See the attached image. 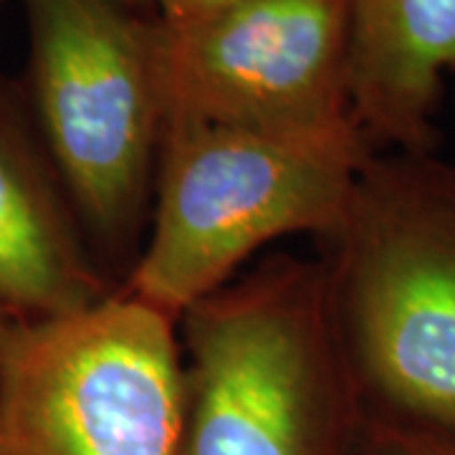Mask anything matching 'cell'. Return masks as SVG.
<instances>
[{
  "instance_id": "277c9868",
  "label": "cell",
  "mask_w": 455,
  "mask_h": 455,
  "mask_svg": "<svg viewBox=\"0 0 455 455\" xmlns=\"http://www.w3.org/2000/svg\"><path fill=\"white\" fill-rule=\"evenodd\" d=\"M178 324L124 289L64 316L5 322L0 455H178Z\"/></svg>"
},
{
  "instance_id": "7a4b0ae2",
  "label": "cell",
  "mask_w": 455,
  "mask_h": 455,
  "mask_svg": "<svg viewBox=\"0 0 455 455\" xmlns=\"http://www.w3.org/2000/svg\"><path fill=\"white\" fill-rule=\"evenodd\" d=\"M326 245L364 407L455 438V163L374 152Z\"/></svg>"
},
{
  "instance_id": "ba28073f",
  "label": "cell",
  "mask_w": 455,
  "mask_h": 455,
  "mask_svg": "<svg viewBox=\"0 0 455 455\" xmlns=\"http://www.w3.org/2000/svg\"><path fill=\"white\" fill-rule=\"evenodd\" d=\"M349 97L370 145L433 152L455 79V0H347Z\"/></svg>"
},
{
  "instance_id": "30bf717a",
  "label": "cell",
  "mask_w": 455,
  "mask_h": 455,
  "mask_svg": "<svg viewBox=\"0 0 455 455\" xmlns=\"http://www.w3.org/2000/svg\"><path fill=\"white\" fill-rule=\"evenodd\" d=\"M233 3L238 0H155V5L160 8V20L164 23H188Z\"/></svg>"
},
{
  "instance_id": "6da1fadb",
  "label": "cell",
  "mask_w": 455,
  "mask_h": 455,
  "mask_svg": "<svg viewBox=\"0 0 455 455\" xmlns=\"http://www.w3.org/2000/svg\"><path fill=\"white\" fill-rule=\"evenodd\" d=\"M178 455H349L367 412L322 260L274 256L180 316Z\"/></svg>"
},
{
  "instance_id": "9c48e42d",
  "label": "cell",
  "mask_w": 455,
  "mask_h": 455,
  "mask_svg": "<svg viewBox=\"0 0 455 455\" xmlns=\"http://www.w3.org/2000/svg\"><path fill=\"white\" fill-rule=\"evenodd\" d=\"M349 455H455V438L367 410Z\"/></svg>"
},
{
  "instance_id": "7c38bea8",
  "label": "cell",
  "mask_w": 455,
  "mask_h": 455,
  "mask_svg": "<svg viewBox=\"0 0 455 455\" xmlns=\"http://www.w3.org/2000/svg\"><path fill=\"white\" fill-rule=\"evenodd\" d=\"M5 322H8V319H5V316L0 314V334H3V326H5Z\"/></svg>"
},
{
  "instance_id": "5b68a950",
  "label": "cell",
  "mask_w": 455,
  "mask_h": 455,
  "mask_svg": "<svg viewBox=\"0 0 455 455\" xmlns=\"http://www.w3.org/2000/svg\"><path fill=\"white\" fill-rule=\"evenodd\" d=\"M36 119L76 218L109 251L149 218L163 107L152 23L119 0H23Z\"/></svg>"
},
{
  "instance_id": "8fae6325",
  "label": "cell",
  "mask_w": 455,
  "mask_h": 455,
  "mask_svg": "<svg viewBox=\"0 0 455 455\" xmlns=\"http://www.w3.org/2000/svg\"><path fill=\"white\" fill-rule=\"evenodd\" d=\"M119 3H124L127 8H132V5H140V3H155V0H119Z\"/></svg>"
},
{
  "instance_id": "52a82bcc",
  "label": "cell",
  "mask_w": 455,
  "mask_h": 455,
  "mask_svg": "<svg viewBox=\"0 0 455 455\" xmlns=\"http://www.w3.org/2000/svg\"><path fill=\"white\" fill-rule=\"evenodd\" d=\"M74 220L0 84V314L8 322L64 316L114 291Z\"/></svg>"
},
{
  "instance_id": "3957f363",
  "label": "cell",
  "mask_w": 455,
  "mask_h": 455,
  "mask_svg": "<svg viewBox=\"0 0 455 455\" xmlns=\"http://www.w3.org/2000/svg\"><path fill=\"white\" fill-rule=\"evenodd\" d=\"M374 152L359 124L322 134L164 124L149 238L122 289L180 322L263 245L301 233L329 243Z\"/></svg>"
},
{
  "instance_id": "8992f818",
  "label": "cell",
  "mask_w": 455,
  "mask_h": 455,
  "mask_svg": "<svg viewBox=\"0 0 455 455\" xmlns=\"http://www.w3.org/2000/svg\"><path fill=\"white\" fill-rule=\"evenodd\" d=\"M164 124L322 134L357 124L349 97L347 0H238L152 20Z\"/></svg>"
}]
</instances>
